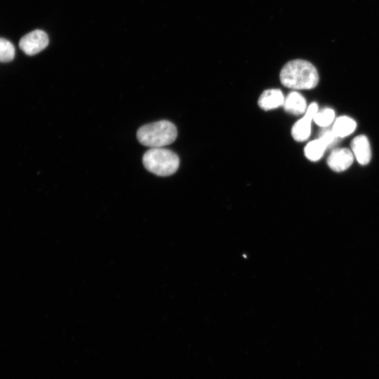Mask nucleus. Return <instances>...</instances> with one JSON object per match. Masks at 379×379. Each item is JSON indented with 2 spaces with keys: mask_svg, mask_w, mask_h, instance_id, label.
Listing matches in <instances>:
<instances>
[{
  "mask_svg": "<svg viewBox=\"0 0 379 379\" xmlns=\"http://www.w3.org/2000/svg\"><path fill=\"white\" fill-rule=\"evenodd\" d=\"M282 84L294 90H308L317 87L319 75L316 68L304 60H294L288 62L280 75Z\"/></svg>",
  "mask_w": 379,
  "mask_h": 379,
  "instance_id": "nucleus-1",
  "label": "nucleus"
},
{
  "mask_svg": "<svg viewBox=\"0 0 379 379\" xmlns=\"http://www.w3.org/2000/svg\"><path fill=\"white\" fill-rule=\"evenodd\" d=\"M177 135V129L173 123L161 120L142 127L137 132V139L146 147L163 148L174 143Z\"/></svg>",
  "mask_w": 379,
  "mask_h": 379,
  "instance_id": "nucleus-2",
  "label": "nucleus"
},
{
  "mask_svg": "<svg viewBox=\"0 0 379 379\" xmlns=\"http://www.w3.org/2000/svg\"><path fill=\"white\" fill-rule=\"evenodd\" d=\"M143 163L150 172L159 177H169L177 172L180 160L173 151L155 148L149 150L144 156Z\"/></svg>",
  "mask_w": 379,
  "mask_h": 379,
  "instance_id": "nucleus-3",
  "label": "nucleus"
},
{
  "mask_svg": "<svg viewBox=\"0 0 379 379\" xmlns=\"http://www.w3.org/2000/svg\"><path fill=\"white\" fill-rule=\"evenodd\" d=\"M49 45L48 34L41 30H36L24 36L20 42V49L29 56H34L45 49Z\"/></svg>",
  "mask_w": 379,
  "mask_h": 379,
  "instance_id": "nucleus-4",
  "label": "nucleus"
},
{
  "mask_svg": "<svg viewBox=\"0 0 379 379\" xmlns=\"http://www.w3.org/2000/svg\"><path fill=\"white\" fill-rule=\"evenodd\" d=\"M318 111V105L313 103L308 107L305 116L293 126L291 135L298 142L306 141L311 134V123Z\"/></svg>",
  "mask_w": 379,
  "mask_h": 379,
  "instance_id": "nucleus-5",
  "label": "nucleus"
},
{
  "mask_svg": "<svg viewBox=\"0 0 379 379\" xmlns=\"http://www.w3.org/2000/svg\"><path fill=\"white\" fill-rule=\"evenodd\" d=\"M354 156L347 149L334 150L327 160L329 167L336 172H342L347 170L353 163Z\"/></svg>",
  "mask_w": 379,
  "mask_h": 379,
  "instance_id": "nucleus-6",
  "label": "nucleus"
},
{
  "mask_svg": "<svg viewBox=\"0 0 379 379\" xmlns=\"http://www.w3.org/2000/svg\"><path fill=\"white\" fill-rule=\"evenodd\" d=\"M352 153L357 162L362 165L369 163L371 158V146L367 137L359 135L351 144Z\"/></svg>",
  "mask_w": 379,
  "mask_h": 379,
  "instance_id": "nucleus-7",
  "label": "nucleus"
},
{
  "mask_svg": "<svg viewBox=\"0 0 379 379\" xmlns=\"http://www.w3.org/2000/svg\"><path fill=\"white\" fill-rule=\"evenodd\" d=\"M285 98L280 90H266L259 99V107L266 111H271L284 106Z\"/></svg>",
  "mask_w": 379,
  "mask_h": 379,
  "instance_id": "nucleus-8",
  "label": "nucleus"
},
{
  "mask_svg": "<svg viewBox=\"0 0 379 379\" xmlns=\"http://www.w3.org/2000/svg\"><path fill=\"white\" fill-rule=\"evenodd\" d=\"M283 106L287 113L294 116L304 114L308 109L305 99L297 92H292L288 95Z\"/></svg>",
  "mask_w": 379,
  "mask_h": 379,
  "instance_id": "nucleus-9",
  "label": "nucleus"
},
{
  "mask_svg": "<svg viewBox=\"0 0 379 379\" xmlns=\"http://www.w3.org/2000/svg\"><path fill=\"white\" fill-rule=\"evenodd\" d=\"M356 127L354 120L347 116H341L336 120L331 130L338 138H345L352 134Z\"/></svg>",
  "mask_w": 379,
  "mask_h": 379,
  "instance_id": "nucleus-10",
  "label": "nucleus"
},
{
  "mask_svg": "<svg viewBox=\"0 0 379 379\" xmlns=\"http://www.w3.org/2000/svg\"><path fill=\"white\" fill-rule=\"evenodd\" d=\"M326 149L324 144L318 139L308 143L305 148L304 153L308 160L316 162L322 158Z\"/></svg>",
  "mask_w": 379,
  "mask_h": 379,
  "instance_id": "nucleus-11",
  "label": "nucleus"
},
{
  "mask_svg": "<svg viewBox=\"0 0 379 379\" xmlns=\"http://www.w3.org/2000/svg\"><path fill=\"white\" fill-rule=\"evenodd\" d=\"M15 57V48L13 44L4 39H0V62H12Z\"/></svg>",
  "mask_w": 379,
  "mask_h": 379,
  "instance_id": "nucleus-12",
  "label": "nucleus"
},
{
  "mask_svg": "<svg viewBox=\"0 0 379 379\" xmlns=\"http://www.w3.org/2000/svg\"><path fill=\"white\" fill-rule=\"evenodd\" d=\"M335 113L331 109H324L317 113L314 116V122L319 127L327 128L334 120Z\"/></svg>",
  "mask_w": 379,
  "mask_h": 379,
  "instance_id": "nucleus-13",
  "label": "nucleus"
},
{
  "mask_svg": "<svg viewBox=\"0 0 379 379\" xmlns=\"http://www.w3.org/2000/svg\"><path fill=\"white\" fill-rule=\"evenodd\" d=\"M319 139L324 144L328 149L336 144L338 137L334 134L332 130H324L321 132Z\"/></svg>",
  "mask_w": 379,
  "mask_h": 379,
  "instance_id": "nucleus-14",
  "label": "nucleus"
}]
</instances>
